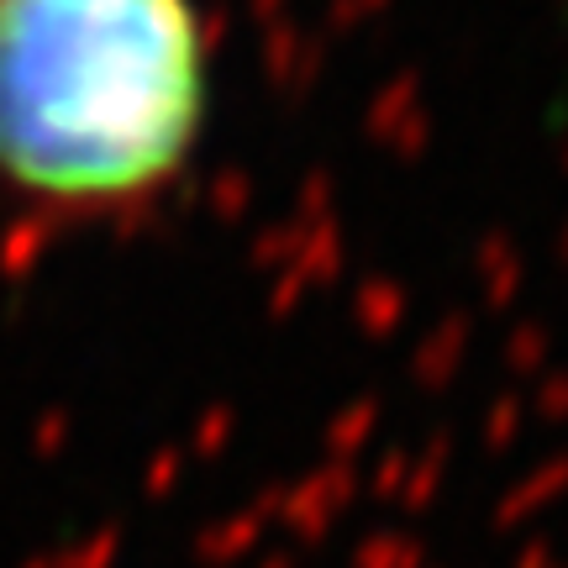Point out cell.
I'll return each instance as SVG.
<instances>
[{"mask_svg":"<svg viewBox=\"0 0 568 568\" xmlns=\"http://www.w3.org/2000/svg\"><path fill=\"white\" fill-rule=\"evenodd\" d=\"M190 0H0V180L48 211H126L205 126Z\"/></svg>","mask_w":568,"mask_h":568,"instance_id":"1","label":"cell"}]
</instances>
